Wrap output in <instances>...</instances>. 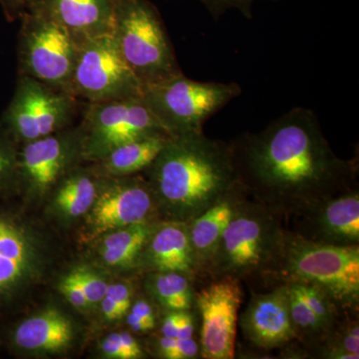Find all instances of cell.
I'll return each instance as SVG.
<instances>
[{"label":"cell","mask_w":359,"mask_h":359,"mask_svg":"<svg viewBox=\"0 0 359 359\" xmlns=\"http://www.w3.org/2000/svg\"><path fill=\"white\" fill-rule=\"evenodd\" d=\"M140 259L146 269L154 273L177 271L185 273L192 280L197 278L188 223L175 221L157 223Z\"/></svg>","instance_id":"ac0fdd59"},{"label":"cell","mask_w":359,"mask_h":359,"mask_svg":"<svg viewBox=\"0 0 359 359\" xmlns=\"http://www.w3.org/2000/svg\"><path fill=\"white\" fill-rule=\"evenodd\" d=\"M242 89L236 83L188 79L183 73L145 85L141 99L169 135L203 132L205 122Z\"/></svg>","instance_id":"8992f818"},{"label":"cell","mask_w":359,"mask_h":359,"mask_svg":"<svg viewBox=\"0 0 359 359\" xmlns=\"http://www.w3.org/2000/svg\"><path fill=\"white\" fill-rule=\"evenodd\" d=\"M145 171L158 214L166 221L189 223L238 183L230 144L204 132L170 135Z\"/></svg>","instance_id":"7a4b0ae2"},{"label":"cell","mask_w":359,"mask_h":359,"mask_svg":"<svg viewBox=\"0 0 359 359\" xmlns=\"http://www.w3.org/2000/svg\"><path fill=\"white\" fill-rule=\"evenodd\" d=\"M13 339L25 351L59 353L72 342V323L57 309H45L23 320L14 332Z\"/></svg>","instance_id":"ffe728a7"},{"label":"cell","mask_w":359,"mask_h":359,"mask_svg":"<svg viewBox=\"0 0 359 359\" xmlns=\"http://www.w3.org/2000/svg\"><path fill=\"white\" fill-rule=\"evenodd\" d=\"M89 211L87 226L92 237L151 221L158 214L147 180L130 176L99 178L98 194Z\"/></svg>","instance_id":"8fae6325"},{"label":"cell","mask_w":359,"mask_h":359,"mask_svg":"<svg viewBox=\"0 0 359 359\" xmlns=\"http://www.w3.org/2000/svg\"><path fill=\"white\" fill-rule=\"evenodd\" d=\"M79 126L82 157L92 162L130 142L169 135L141 97L89 103Z\"/></svg>","instance_id":"ba28073f"},{"label":"cell","mask_w":359,"mask_h":359,"mask_svg":"<svg viewBox=\"0 0 359 359\" xmlns=\"http://www.w3.org/2000/svg\"><path fill=\"white\" fill-rule=\"evenodd\" d=\"M241 283L230 278L211 280L195 294L201 316L200 355L205 359L235 358Z\"/></svg>","instance_id":"7c38bea8"},{"label":"cell","mask_w":359,"mask_h":359,"mask_svg":"<svg viewBox=\"0 0 359 359\" xmlns=\"http://www.w3.org/2000/svg\"><path fill=\"white\" fill-rule=\"evenodd\" d=\"M143 85L118 51L112 35L80 45L70 82V94L89 103L141 97Z\"/></svg>","instance_id":"9c48e42d"},{"label":"cell","mask_w":359,"mask_h":359,"mask_svg":"<svg viewBox=\"0 0 359 359\" xmlns=\"http://www.w3.org/2000/svg\"><path fill=\"white\" fill-rule=\"evenodd\" d=\"M18 177V154L6 142L0 140V184Z\"/></svg>","instance_id":"4316f807"},{"label":"cell","mask_w":359,"mask_h":359,"mask_svg":"<svg viewBox=\"0 0 359 359\" xmlns=\"http://www.w3.org/2000/svg\"><path fill=\"white\" fill-rule=\"evenodd\" d=\"M99 178L83 169L74 168L57 184L54 205L66 218L86 214L98 194Z\"/></svg>","instance_id":"603a6c76"},{"label":"cell","mask_w":359,"mask_h":359,"mask_svg":"<svg viewBox=\"0 0 359 359\" xmlns=\"http://www.w3.org/2000/svg\"><path fill=\"white\" fill-rule=\"evenodd\" d=\"M245 193V189L238 183L216 204L189 222V237L197 276L205 278L224 231L230 224L236 205Z\"/></svg>","instance_id":"d6986e66"},{"label":"cell","mask_w":359,"mask_h":359,"mask_svg":"<svg viewBox=\"0 0 359 359\" xmlns=\"http://www.w3.org/2000/svg\"><path fill=\"white\" fill-rule=\"evenodd\" d=\"M72 271L76 276L77 282L79 283L80 287L83 290L90 306L100 304L107 292L109 285L88 269L77 268L73 269Z\"/></svg>","instance_id":"d4e9b609"},{"label":"cell","mask_w":359,"mask_h":359,"mask_svg":"<svg viewBox=\"0 0 359 359\" xmlns=\"http://www.w3.org/2000/svg\"><path fill=\"white\" fill-rule=\"evenodd\" d=\"M238 183L283 219L358 187L355 160L335 155L309 109L297 107L230 144Z\"/></svg>","instance_id":"6da1fadb"},{"label":"cell","mask_w":359,"mask_h":359,"mask_svg":"<svg viewBox=\"0 0 359 359\" xmlns=\"http://www.w3.org/2000/svg\"><path fill=\"white\" fill-rule=\"evenodd\" d=\"M116 0H28L25 9L39 11L65 26L80 44L110 34Z\"/></svg>","instance_id":"e0dca14e"},{"label":"cell","mask_w":359,"mask_h":359,"mask_svg":"<svg viewBox=\"0 0 359 359\" xmlns=\"http://www.w3.org/2000/svg\"><path fill=\"white\" fill-rule=\"evenodd\" d=\"M8 6L18 7V8H23L27 6L28 0H4Z\"/></svg>","instance_id":"8d00e7d4"},{"label":"cell","mask_w":359,"mask_h":359,"mask_svg":"<svg viewBox=\"0 0 359 359\" xmlns=\"http://www.w3.org/2000/svg\"><path fill=\"white\" fill-rule=\"evenodd\" d=\"M80 45L57 21L39 11L25 9L20 32L21 75L70 94Z\"/></svg>","instance_id":"52a82bcc"},{"label":"cell","mask_w":359,"mask_h":359,"mask_svg":"<svg viewBox=\"0 0 359 359\" xmlns=\"http://www.w3.org/2000/svg\"><path fill=\"white\" fill-rule=\"evenodd\" d=\"M181 311H169V313L165 316L162 327H161L162 337H169V339H177Z\"/></svg>","instance_id":"d6a6232c"},{"label":"cell","mask_w":359,"mask_h":359,"mask_svg":"<svg viewBox=\"0 0 359 359\" xmlns=\"http://www.w3.org/2000/svg\"><path fill=\"white\" fill-rule=\"evenodd\" d=\"M76 100L67 92L21 75L4 122L14 140H39L67 128L76 113Z\"/></svg>","instance_id":"30bf717a"},{"label":"cell","mask_w":359,"mask_h":359,"mask_svg":"<svg viewBox=\"0 0 359 359\" xmlns=\"http://www.w3.org/2000/svg\"><path fill=\"white\" fill-rule=\"evenodd\" d=\"M285 226L294 235L318 244L359 245L358 188L290 217Z\"/></svg>","instance_id":"5bb4252c"},{"label":"cell","mask_w":359,"mask_h":359,"mask_svg":"<svg viewBox=\"0 0 359 359\" xmlns=\"http://www.w3.org/2000/svg\"><path fill=\"white\" fill-rule=\"evenodd\" d=\"M285 219L245 192L238 200L205 278L245 283L252 292L278 287Z\"/></svg>","instance_id":"3957f363"},{"label":"cell","mask_w":359,"mask_h":359,"mask_svg":"<svg viewBox=\"0 0 359 359\" xmlns=\"http://www.w3.org/2000/svg\"><path fill=\"white\" fill-rule=\"evenodd\" d=\"M101 351L107 358L128 359L119 339V334H112L106 337L101 344Z\"/></svg>","instance_id":"4dcf8cb0"},{"label":"cell","mask_w":359,"mask_h":359,"mask_svg":"<svg viewBox=\"0 0 359 359\" xmlns=\"http://www.w3.org/2000/svg\"><path fill=\"white\" fill-rule=\"evenodd\" d=\"M59 290L74 308L81 309V311L89 308V302L87 301L79 283L77 282L76 276L73 271H71L62 278L59 285Z\"/></svg>","instance_id":"484cf974"},{"label":"cell","mask_w":359,"mask_h":359,"mask_svg":"<svg viewBox=\"0 0 359 359\" xmlns=\"http://www.w3.org/2000/svg\"><path fill=\"white\" fill-rule=\"evenodd\" d=\"M195 334V318L190 311H182L180 316L178 334L177 339H193Z\"/></svg>","instance_id":"1f68e13d"},{"label":"cell","mask_w":359,"mask_h":359,"mask_svg":"<svg viewBox=\"0 0 359 359\" xmlns=\"http://www.w3.org/2000/svg\"><path fill=\"white\" fill-rule=\"evenodd\" d=\"M111 35L143 86L182 74L160 14L148 0H116Z\"/></svg>","instance_id":"5b68a950"},{"label":"cell","mask_w":359,"mask_h":359,"mask_svg":"<svg viewBox=\"0 0 359 359\" xmlns=\"http://www.w3.org/2000/svg\"><path fill=\"white\" fill-rule=\"evenodd\" d=\"M157 222L147 221L106 233L100 254L104 263L114 268H131L138 263Z\"/></svg>","instance_id":"7402d4cb"},{"label":"cell","mask_w":359,"mask_h":359,"mask_svg":"<svg viewBox=\"0 0 359 359\" xmlns=\"http://www.w3.org/2000/svg\"><path fill=\"white\" fill-rule=\"evenodd\" d=\"M170 135L150 137L113 149L98 161L97 172L102 177H128L145 171L164 147Z\"/></svg>","instance_id":"44dd1931"},{"label":"cell","mask_w":359,"mask_h":359,"mask_svg":"<svg viewBox=\"0 0 359 359\" xmlns=\"http://www.w3.org/2000/svg\"><path fill=\"white\" fill-rule=\"evenodd\" d=\"M106 294L109 295L117 304L122 318L126 316L132 306V290L131 285L128 283H118L114 285H109Z\"/></svg>","instance_id":"83f0119b"},{"label":"cell","mask_w":359,"mask_h":359,"mask_svg":"<svg viewBox=\"0 0 359 359\" xmlns=\"http://www.w3.org/2000/svg\"><path fill=\"white\" fill-rule=\"evenodd\" d=\"M240 325L245 339L264 351L283 348L297 340L285 285L252 292Z\"/></svg>","instance_id":"9a60e30c"},{"label":"cell","mask_w":359,"mask_h":359,"mask_svg":"<svg viewBox=\"0 0 359 359\" xmlns=\"http://www.w3.org/2000/svg\"><path fill=\"white\" fill-rule=\"evenodd\" d=\"M127 316H127V323H128L129 327L134 332L146 334V332H149L154 328L147 321L142 320L141 318L137 316L136 314L132 313L131 311Z\"/></svg>","instance_id":"d590c367"},{"label":"cell","mask_w":359,"mask_h":359,"mask_svg":"<svg viewBox=\"0 0 359 359\" xmlns=\"http://www.w3.org/2000/svg\"><path fill=\"white\" fill-rule=\"evenodd\" d=\"M200 355V344L195 339H177L176 346L169 359H192Z\"/></svg>","instance_id":"f546056e"},{"label":"cell","mask_w":359,"mask_h":359,"mask_svg":"<svg viewBox=\"0 0 359 359\" xmlns=\"http://www.w3.org/2000/svg\"><path fill=\"white\" fill-rule=\"evenodd\" d=\"M100 304L101 309H102L103 316H105L106 320H116L122 318L117 304H116V302L111 299L109 295L105 294V297H103Z\"/></svg>","instance_id":"e575fe53"},{"label":"cell","mask_w":359,"mask_h":359,"mask_svg":"<svg viewBox=\"0 0 359 359\" xmlns=\"http://www.w3.org/2000/svg\"><path fill=\"white\" fill-rule=\"evenodd\" d=\"M41 245L29 229L0 217V295L33 282L41 271Z\"/></svg>","instance_id":"2e32d148"},{"label":"cell","mask_w":359,"mask_h":359,"mask_svg":"<svg viewBox=\"0 0 359 359\" xmlns=\"http://www.w3.org/2000/svg\"><path fill=\"white\" fill-rule=\"evenodd\" d=\"M22 145L18 154V177L33 196L48 193L76 168L78 161L83 160L80 126Z\"/></svg>","instance_id":"4fadbf2b"},{"label":"cell","mask_w":359,"mask_h":359,"mask_svg":"<svg viewBox=\"0 0 359 359\" xmlns=\"http://www.w3.org/2000/svg\"><path fill=\"white\" fill-rule=\"evenodd\" d=\"M192 278L177 271H157L149 278V290L168 311H190L195 304Z\"/></svg>","instance_id":"cb8c5ba5"},{"label":"cell","mask_w":359,"mask_h":359,"mask_svg":"<svg viewBox=\"0 0 359 359\" xmlns=\"http://www.w3.org/2000/svg\"><path fill=\"white\" fill-rule=\"evenodd\" d=\"M212 13H221L230 8H237L243 13L250 14L252 4L256 0H200Z\"/></svg>","instance_id":"f1b7e54d"},{"label":"cell","mask_w":359,"mask_h":359,"mask_svg":"<svg viewBox=\"0 0 359 359\" xmlns=\"http://www.w3.org/2000/svg\"><path fill=\"white\" fill-rule=\"evenodd\" d=\"M290 282L316 285L342 311H358L359 245L318 244L285 231L278 283Z\"/></svg>","instance_id":"277c9868"},{"label":"cell","mask_w":359,"mask_h":359,"mask_svg":"<svg viewBox=\"0 0 359 359\" xmlns=\"http://www.w3.org/2000/svg\"><path fill=\"white\" fill-rule=\"evenodd\" d=\"M131 313L136 314L142 320L147 321L153 327H156V316L152 306L148 302L140 299L131 306Z\"/></svg>","instance_id":"836d02e7"}]
</instances>
